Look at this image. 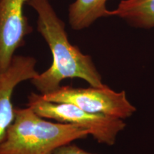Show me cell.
<instances>
[{
  "instance_id": "52a82bcc",
  "label": "cell",
  "mask_w": 154,
  "mask_h": 154,
  "mask_svg": "<svg viewBox=\"0 0 154 154\" xmlns=\"http://www.w3.org/2000/svg\"><path fill=\"white\" fill-rule=\"evenodd\" d=\"M110 14L134 27L150 29L154 28V0H121Z\"/></svg>"
},
{
  "instance_id": "7a4b0ae2",
  "label": "cell",
  "mask_w": 154,
  "mask_h": 154,
  "mask_svg": "<svg viewBox=\"0 0 154 154\" xmlns=\"http://www.w3.org/2000/svg\"><path fill=\"white\" fill-rule=\"evenodd\" d=\"M88 135L87 130L75 125L47 120L28 106L15 108L14 121L0 143V154H52Z\"/></svg>"
},
{
  "instance_id": "3957f363",
  "label": "cell",
  "mask_w": 154,
  "mask_h": 154,
  "mask_svg": "<svg viewBox=\"0 0 154 154\" xmlns=\"http://www.w3.org/2000/svg\"><path fill=\"white\" fill-rule=\"evenodd\" d=\"M27 106L44 118L87 130L98 143L107 146L114 145L126 126L123 119L87 112L72 103L47 101L34 92L28 96Z\"/></svg>"
},
{
  "instance_id": "5b68a950",
  "label": "cell",
  "mask_w": 154,
  "mask_h": 154,
  "mask_svg": "<svg viewBox=\"0 0 154 154\" xmlns=\"http://www.w3.org/2000/svg\"><path fill=\"white\" fill-rule=\"evenodd\" d=\"M27 0H0V71L8 68L15 51L33 32L24 6Z\"/></svg>"
},
{
  "instance_id": "8992f818",
  "label": "cell",
  "mask_w": 154,
  "mask_h": 154,
  "mask_svg": "<svg viewBox=\"0 0 154 154\" xmlns=\"http://www.w3.org/2000/svg\"><path fill=\"white\" fill-rule=\"evenodd\" d=\"M36 64L35 58L15 55L8 68L0 71V143L15 117L11 101L13 92L19 84L37 76Z\"/></svg>"
},
{
  "instance_id": "277c9868",
  "label": "cell",
  "mask_w": 154,
  "mask_h": 154,
  "mask_svg": "<svg viewBox=\"0 0 154 154\" xmlns=\"http://www.w3.org/2000/svg\"><path fill=\"white\" fill-rule=\"evenodd\" d=\"M41 96L47 101L72 103L87 112L123 120L136 111L126 92L116 91L105 84L88 88L61 86L55 91Z\"/></svg>"
},
{
  "instance_id": "ba28073f",
  "label": "cell",
  "mask_w": 154,
  "mask_h": 154,
  "mask_svg": "<svg viewBox=\"0 0 154 154\" xmlns=\"http://www.w3.org/2000/svg\"><path fill=\"white\" fill-rule=\"evenodd\" d=\"M108 0H76L69 5V23L74 30L85 29L96 21L111 17L106 8Z\"/></svg>"
},
{
  "instance_id": "9c48e42d",
  "label": "cell",
  "mask_w": 154,
  "mask_h": 154,
  "mask_svg": "<svg viewBox=\"0 0 154 154\" xmlns=\"http://www.w3.org/2000/svg\"><path fill=\"white\" fill-rule=\"evenodd\" d=\"M52 154H94L88 152L85 150L72 143H67L56 149Z\"/></svg>"
},
{
  "instance_id": "6da1fadb",
  "label": "cell",
  "mask_w": 154,
  "mask_h": 154,
  "mask_svg": "<svg viewBox=\"0 0 154 154\" xmlns=\"http://www.w3.org/2000/svg\"><path fill=\"white\" fill-rule=\"evenodd\" d=\"M37 15L36 29L52 55L49 69L30 82L43 95L55 91L66 79H81L92 86L104 85L91 56L69 42L65 23L59 18L49 0H27Z\"/></svg>"
}]
</instances>
